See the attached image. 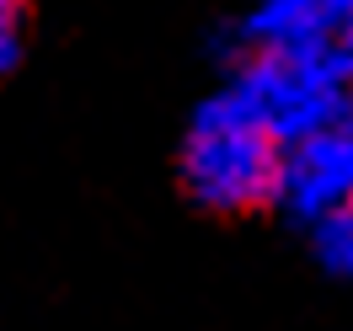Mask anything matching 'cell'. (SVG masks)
I'll list each match as a JSON object with an SVG mask.
<instances>
[{"label":"cell","mask_w":353,"mask_h":331,"mask_svg":"<svg viewBox=\"0 0 353 331\" xmlns=\"http://www.w3.org/2000/svg\"><path fill=\"white\" fill-rule=\"evenodd\" d=\"M310 235H316L321 267L337 273V278H353V203L337 209V214H327L321 224H310Z\"/></svg>","instance_id":"5"},{"label":"cell","mask_w":353,"mask_h":331,"mask_svg":"<svg viewBox=\"0 0 353 331\" xmlns=\"http://www.w3.org/2000/svg\"><path fill=\"white\" fill-rule=\"evenodd\" d=\"M27 54V0H0V81Z\"/></svg>","instance_id":"6"},{"label":"cell","mask_w":353,"mask_h":331,"mask_svg":"<svg viewBox=\"0 0 353 331\" xmlns=\"http://www.w3.org/2000/svg\"><path fill=\"white\" fill-rule=\"evenodd\" d=\"M225 86L263 118L279 145H294V139L348 118L353 59L343 43L241 48V65Z\"/></svg>","instance_id":"2"},{"label":"cell","mask_w":353,"mask_h":331,"mask_svg":"<svg viewBox=\"0 0 353 331\" xmlns=\"http://www.w3.org/2000/svg\"><path fill=\"white\" fill-rule=\"evenodd\" d=\"M348 118H353V96H348Z\"/></svg>","instance_id":"7"},{"label":"cell","mask_w":353,"mask_h":331,"mask_svg":"<svg viewBox=\"0 0 353 331\" xmlns=\"http://www.w3.org/2000/svg\"><path fill=\"white\" fill-rule=\"evenodd\" d=\"M353 32V0H252L241 17V48L343 43Z\"/></svg>","instance_id":"4"},{"label":"cell","mask_w":353,"mask_h":331,"mask_svg":"<svg viewBox=\"0 0 353 331\" xmlns=\"http://www.w3.org/2000/svg\"><path fill=\"white\" fill-rule=\"evenodd\" d=\"M182 187L214 214H252L279 198L284 145L230 86L203 96L182 134Z\"/></svg>","instance_id":"1"},{"label":"cell","mask_w":353,"mask_h":331,"mask_svg":"<svg viewBox=\"0 0 353 331\" xmlns=\"http://www.w3.org/2000/svg\"><path fill=\"white\" fill-rule=\"evenodd\" d=\"M279 209L305 224H321L327 214L353 203V118H337L327 129L284 145L279 166Z\"/></svg>","instance_id":"3"}]
</instances>
